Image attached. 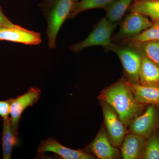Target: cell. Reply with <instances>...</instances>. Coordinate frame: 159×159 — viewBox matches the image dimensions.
<instances>
[{
	"label": "cell",
	"instance_id": "obj_3",
	"mask_svg": "<svg viewBox=\"0 0 159 159\" xmlns=\"http://www.w3.org/2000/svg\"><path fill=\"white\" fill-rule=\"evenodd\" d=\"M116 25L117 24L110 22L106 18H103L85 39L71 46L70 49L73 52H77L89 47L101 46L108 50L114 45L111 42V37Z\"/></svg>",
	"mask_w": 159,
	"mask_h": 159
},
{
	"label": "cell",
	"instance_id": "obj_5",
	"mask_svg": "<svg viewBox=\"0 0 159 159\" xmlns=\"http://www.w3.org/2000/svg\"><path fill=\"white\" fill-rule=\"evenodd\" d=\"M40 90L36 87L31 88L26 93L11 99L10 115L11 126L16 133L18 131L19 123L23 113L26 108L37 102L41 95Z\"/></svg>",
	"mask_w": 159,
	"mask_h": 159
},
{
	"label": "cell",
	"instance_id": "obj_17",
	"mask_svg": "<svg viewBox=\"0 0 159 159\" xmlns=\"http://www.w3.org/2000/svg\"><path fill=\"white\" fill-rule=\"evenodd\" d=\"M134 0H115L106 7V18L110 22L117 24Z\"/></svg>",
	"mask_w": 159,
	"mask_h": 159
},
{
	"label": "cell",
	"instance_id": "obj_4",
	"mask_svg": "<svg viewBox=\"0 0 159 159\" xmlns=\"http://www.w3.org/2000/svg\"><path fill=\"white\" fill-rule=\"evenodd\" d=\"M132 133L147 139L159 127V107L150 105L145 112L135 118L130 122Z\"/></svg>",
	"mask_w": 159,
	"mask_h": 159
},
{
	"label": "cell",
	"instance_id": "obj_11",
	"mask_svg": "<svg viewBox=\"0 0 159 159\" xmlns=\"http://www.w3.org/2000/svg\"><path fill=\"white\" fill-rule=\"evenodd\" d=\"M89 148L99 159H113L119 157V151L112 145L103 128L99 132Z\"/></svg>",
	"mask_w": 159,
	"mask_h": 159
},
{
	"label": "cell",
	"instance_id": "obj_20",
	"mask_svg": "<svg viewBox=\"0 0 159 159\" xmlns=\"http://www.w3.org/2000/svg\"><path fill=\"white\" fill-rule=\"evenodd\" d=\"M115 0H81L75 3L68 19H72L82 11L90 9L105 8Z\"/></svg>",
	"mask_w": 159,
	"mask_h": 159
},
{
	"label": "cell",
	"instance_id": "obj_13",
	"mask_svg": "<svg viewBox=\"0 0 159 159\" xmlns=\"http://www.w3.org/2000/svg\"><path fill=\"white\" fill-rule=\"evenodd\" d=\"M146 139L131 133L125 136L122 144L121 154L124 159H137L143 157Z\"/></svg>",
	"mask_w": 159,
	"mask_h": 159
},
{
	"label": "cell",
	"instance_id": "obj_12",
	"mask_svg": "<svg viewBox=\"0 0 159 159\" xmlns=\"http://www.w3.org/2000/svg\"><path fill=\"white\" fill-rule=\"evenodd\" d=\"M125 81L138 102L144 105H155L159 107V86L144 85Z\"/></svg>",
	"mask_w": 159,
	"mask_h": 159
},
{
	"label": "cell",
	"instance_id": "obj_9",
	"mask_svg": "<svg viewBox=\"0 0 159 159\" xmlns=\"http://www.w3.org/2000/svg\"><path fill=\"white\" fill-rule=\"evenodd\" d=\"M0 40L8 41L30 45H36L41 42L39 33L16 25L0 28Z\"/></svg>",
	"mask_w": 159,
	"mask_h": 159
},
{
	"label": "cell",
	"instance_id": "obj_10",
	"mask_svg": "<svg viewBox=\"0 0 159 159\" xmlns=\"http://www.w3.org/2000/svg\"><path fill=\"white\" fill-rule=\"evenodd\" d=\"M37 151L38 154H40L47 152H51L66 159L95 158L94 156L84 151L74 150L63 146L53 138H49L41 141Z\"/></svg>",
	"mask_w": 159,
	"mask_h": 159
},
{
	"label": "cell",
	"instance_id": "obj_8",
	"mask_svg": "<svg viewBox=\"0 0 159 159\" xmlns=\"http://www.w3.org/2000/svg\"><path fill=\"white\" fill-rule=\"evenodd\" d=\"M153 23L144 15L131 11L123 20L116 37L124 40L134 37L148 29Z\"/></svg>",
	"mask_w": 159,
	"mask_h": 159
},
{
	"label": "cell",
	"instance_id": "obj_15",
	"mask_svg": "<svg viewBox=\"0 0 159 159\" xmlns=\"http://www.w3.org/2000/svg\"><path fill=\"white\" fill-rule=\"evenodd\" d=\"M18 134L13 130L10 118L3 119L2 148L3 158H11L12 150L18 143Z\"/></svg>",
	"mask_w": 159,
	"mask_h": 159
},
{
	"label": "cell",
	"instance_id": "obj_23",
	"mask_svg": "<svg viewBox=\"0 0 159 159\" xmlns=\"http://www.w3.org/2000/svg\"><path fill=\"white\" fill-rule=\"evenodd\" d=\"M15 24L9 20V19L3 12L2 7L0 5V28L6 26H11L14 25Z\"/></svg>",
	"mask_w": 159,
	"mask_h": 159
},
{
	"label": "cell",
	"instance_id": "obj_24",
	"mask_svg": "<svg viewBox=\"0 0 159 159\" xmlns=\"http://www.w3.org/2000/svg\"><path fill=\"white\" fill-rule=\"evenodd\" d=\"M77 1H79V0H77Z\"/></svg>",
	"mask_w": 159,
	"mask_h": 159
},
{
	"label": "cell",
	"instance_id": "obj_1",
	"mask_svg": "<svg viewBox=\"0 0 159 159\" xmlns=\"http://www.w3.org/2000/svg\"><path fill=\"white\" fill-rule=\"evenodd\" d=\"M110 105L125 126L142 113L145 105L138 102L125 80L118 81L102 90L99 97Z\"/></svg>",
	"mask_w": 159,
	"mask_h": 159
},
{
	"label": "cell",
	"instance_id": "obj_18",
	"mask_svg": "<svg viewBox=\"0 0 159 159\" xmlns=\"http://www.w3.org/2000/svg\"><path fill=\"white\" fill-rule=\"evenodd\" d=\"M129 46L159 66V41L146 42Z\"/></svg>",
	"mask_w": 159,
	"mask_h": 159
},
{
	"label": "cell",
	"instance_id": "obj_22",
	"mask_svg": "<svg viewBox=\"0 0 159 159\" xmlns=\"http://www.w3.org/2000/svg\"><path fill=\"white\" fill-rule=\"evenodd\" d=\"M11 102V99L5 101L0 100V116L3 120L8 118L10 115Z\"/></svg>",
	"mask_w": 159,
	"mask_h": 159
},
{
	"label": "cell",
	"instance_id": "obj_6",
	"mask_svg": "<svg viewBox=\"0 0 159 159\" xmlns=\"http://www.w3.org/2000/svg\"><path fill=\"white\" fill-rule=\"evenodd\" d=\"M108 50L118 55L131 82L139 83L142 63L141 54L133 48H122L115 45Z\"/></svg>",
	"mask_w": 159,
	"mask_h": 159
},
{
	"label": "cell",
	"instance_id": "obj_16",
	"mask_svg": "<svg viewBox=\"0 0 159 159\" xmlns=\"http://www.w3.org/2000/svg\"><path fill=\"white\" fill-rule=\"evenodd\" d=\"M131 11H136L159 21V0H136L130 6Z\"/></svg>",
	"mask_w": 159,
	"mask_h": 159
},
{
	"label": "cell",
	"instance_id": "obj_2",
	"mask_svg": "<svg viewBox=\"0 0 159 159\" xmlns=\"http://www.w3.org/2000/svg\"><path fill=\"white\" fill-rule=\"evenodd\" d=\"M77 0H46L41 5L47 22L46 31L49 48H56L57 34Z\"/></svg>",
	"mask_w": 159,
	"mask_h": 159
},
{
	"label": "cell",
	"instance_id": "obj_7",
	"mask_svg": "<svg viewBox=\"0 0 159 159\" xmlns=\"http://www.w3.org/2000/svg\"><path fill=\"white\" fill-rule=\"evenodd\" d=\"M102 109L108 138L115 147L122 145L126 134L125 125L121 122L113 108L102 101Z\"/></svg>",
	"mask_w": 159,
	"mask_h": 159
},
{
	"label": "cell",
	"instance_id": "obj_14",
	"mask_svg": "<svg viewBox=\"0 0 159 159\" xmlns=\"http://www.w3.org/2000/svg\"><path fill=\"white\" fill-rule=\"evenodd\" d=\"M141 55L142 63L139 83L144 85L159 86V66L144 55Z\"/></svg>",
	"mask_w": 159,
	"mask_h": 159
},
{
	"label": "cell",
	"instance_id": "obj_19",
	"mask_svg": "<svg viewBox=\"0 0 159 159\" xmlns=\"http://www.w3.org/2000/svg\"><path fill=\"white\" fill-rule=\"evenodd\" d=\"M152 41H159V21L154 22L150 27L138 35L124 39L129 45Z\"/></svg>",
	"mask_w": 159,
	"mask_h": 159
},
{
	"label": "cell",
	"instance_id": "obj_21",
	"mask_svg": "<svg viewBox=\"0 0 159 159\" xmlns=\"http://www.w3.org/2000/svg\"><path fill=\"white\" fill-rule=\"evenodd\" d=\"M142 158L159 159V134L157 130L146 141Z\"/></svg>",
	"mask_w": 159,
	"mask_h": 159
}]
</instances>
